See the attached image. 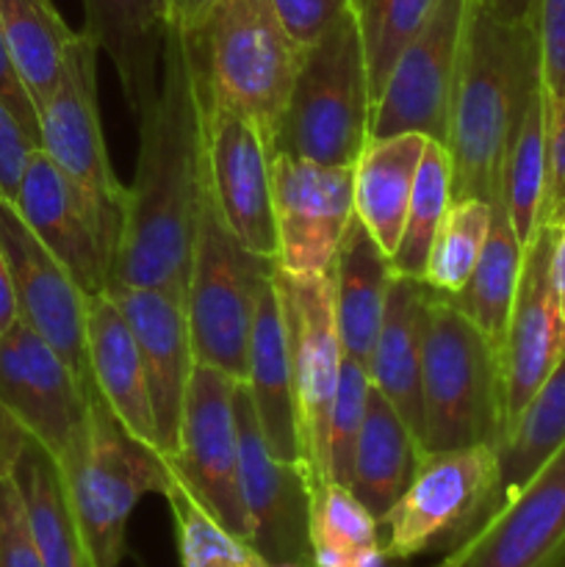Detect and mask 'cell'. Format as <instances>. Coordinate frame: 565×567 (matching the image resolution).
Returning a JSON list of instances; mask_svg holds the SVG:
<instances>
[{
    "label": "cell",
    "instance_id": "obj_1",
    "mask_svg": "<svg viewBox=\"0 0 565 567\" xmlns=\"http://www.w3.org/2000/svg\"><path fill=\"white\" fill-rule=\"evenodd\" d=\"M136 122V177L127 186L109 286L158 288L186 302L205 155L197 48L177 17L164 39L155 97Z\"/></svg>",
    "mask_w": 565,
    "mask_h": 567
},
{
    "label": "cell",
    "instance_id": "obj_2",
    "mask_svg": "<svg viewBox=\"0 0 565 567\" xmlns=\"http://www.w3.org/2000/svg\"><path fill=\"white\" fill-rule=\"evenodd\" d=\"M537 78L535 22L510 25L469 0L449 103L452 199L480 197L493 203L502 194L510 144Z\"/></svg>",
    "mask_w": 565,
    "mask_h": 567
},
{
    "label": "cell",
    "instance_id": "obj_3",
    "mask_svg": "<svg viewBox=\"0 0 565 567\" xmlns=\"http://www.w3.org/2000/svg\"><path fill=\"white\" fill-rule=\"evenodd\" d=\"M424 449L443 452L504 437L502 349L443 293H427L421 341Z\"/></svg>",
    "mask_w": 565,
    "mask_h": 567
},
{
    "label": "cell",
    "instance_id": "obj_4",
    "mask_svg": "<svg viewBox=\"0 0 565 567\" xmlns=\"http://www.w3.org/2000/svg\"><path fill=\"white\" fill-rule=\"evenodd\" d=\"M66 504L94 567H120L133 509L147 493H164L166 460L136 441L109 404L92 393L86 430L59 463Z\"/></svg>",
    "mask_w": 565,
    "mask_h": 567
},
{
    "label": "cell",
    "instance_id": "obj_5",
    "mask_svg": "<svg viewBox=\"0 0 565 567\" xmlns=\"http://www.w3.org/2000/svg\"><path fill=\"white\" fill-rule=\"evenodd\" d=\"M275 269L277 260L253 252L233 236L203 169L186 286L194 360L214 365L238 382L247 380L255 302Z\"/></svg>",
    "mask_w": 565,
    "mask_h": 567
},
{
    "label": "cell",
    "instance_id": "obj_6",
    "mask_svg": "<svg viewBox=\"0 0 565 567\" xmlns=\"http://www.w3.org/2000/svg\"><path fill=\"white\" fill-rule=\"evenodd\" d=\"M371 97L358 22L349 11L302 53L271 155L286 153L327 166H355L369 142Z\"/></svg>",
    "mask_w": 565,
    "mask_h": 567
},
{
    "label": "cell",
    "instance_id": "obj_7",
    "mask_svg": "<svg viewBox=\"0 0 565 567\" xmlns=\"http://www.w3.org/2000/svg\"><path fill=\"white\" fill-rule=\"evenodd\" d=\"M192 39L210 92L249 116L271 150L305 53L271 0H222Z\"/></svg>",
    "mask_w": 565,
    "mask_h": 567
},
{
    "label": "cell",
    "instance_id": "obj_8",
    "mask_svg": "<svg viewBox=\"0 0 565 567\" xmlns=\"http://www.w3.org/2000/svg\"><path fill=\"white\" fill-rule=\"evenodd\" d=\"M97 53V44L78 33L59 89L39 111V150L70 183L100 247L114 260L127 188L111 166L100 127Z\"/></svg>",
    "mask_w": 565,
    "mask_h": 567
},
{
    "label": "cell",
    "instance_id": "obj_9",
    "mask_svg": "<svg viewBox=\"0 0 565 567\" xmlns=\"http://www.w3.org/2000/svg\"><path fill=\"white\" fill-rule=\"evenodd\" d=\"M499 454L487 443L421 452L402 496L380 518V546L399 559L458 548L491 513Z\"/></svg>",
    "mask_w": 565,
    "mask_h": 567
},
{
    "label": "cell",
    "instance_id": "obj_10",
    "mask_svg": "<svg viewBox=\"0 0 565 567\" xmlns=\"http://www.w3.org/2000/svg\"><path fill=\"white\" fill-rule=\"evenodd\" d=\"M275 280L288 336L299 452H302L308 485H316V482L330 480V471H327L330 413L343 360L336 308H332V271L330 275H291V271L275 269Z\"/></svg>",
    "mask_w": 565,
    "mask_h": 567
},
{
    "label": "cell",
    "instance_id": "obj_11",
    "mask_svg": "<svg viewBox=\"0 0 565 567\" xmlns=\"http://www.w3.org/2000/svg\"><path fill=\"white\" fill-rule=\"evenodd\" d=\"M199 61V59H197ZM205 175L233 236L253 252L277 260L271 150L249 116L222 103L199 70Z\"/></svg>",
    "mask_w": 565,
    "mask_h": 567
},
{
    "label": "cell",
    "instance_id": "obj_12",
    "mask_svg": "<svg viewBox=\"0 0 565 567\" xmlns=\"http://www.w3.org/2000/svg\"><path fill=\"white\" fill-rule=\"evenodd\" d=\"M236 388V377L194 360L177 449L164 457L227 529L249 540L253 532L238 491Z\"/></svg>",
    "mask_w": 565,
    "mask_h": 567
},
{
    "label": "cell",
    "instance_id": "obj_13",
    "mask_svg": "<svg viewBox=\"0 0 565 567\" xmlns=\"http://www.w3.org/2000/svg\"><path fill=\"white\" fill-rule=\"evenodd\" d=\"M92 393L22 319L0 338V404L55 465L81 441Z\"/></svg>",
    "mask_w": 565,
    "mask_h": 567
},
{
    "label": "cell",
    "instance_id": "obj_14",
    "mask_svg": "<svg viewBox=\"0 0 565 567\" xmlns=\"http://www.w3.org/2000/svg\"><path fill=\"white\" fill-rule=\"evenodd\" d=\"M277 269L330 275L355 216V166H327L297 155H271Z\"/></svg>",
    "mask_w": 565,
    "mask_h": 567
},
{
    "label": "cell",
    "instance_id": "obj_15",
    "mask_svg": "<svg viewBox=\"0 0 565 567\" xmlns=\"http://www.w3.org/2000/svg\"><path fill=\"white\" fill-rule=\"evenodd\" d=\"M465 11L469 0H435L421 31L399 55L371 111L369 138L421 133L446 144Z\"/></svg>",
    "mask_w": 565,
    "mask_h": 567
},
{
    "label": "cell",
    "instance_id": "obj_16",
    "mask_svg": "<svg viewBox=\"0 0 565 567\" xmlns=\"http://www.w3.org/2000/svg\"><path fill=\"white\" fill-rule=\"evenodd\" d=\"M554 238L557 227L541 225L524 247L518 288L502 343L504 435L513 430L565 354V313L552 280Z\"/></svg>",
    "mask_w": 565,
    "mask_h": 567
},
{
    "label": "cell",
    "instance_id": "obj_17",
    "mask_svg": "<svg viewBox=\"0 0 565 567\" xmlns=\"http://www.w3.org/2000/svg\"><path fill=\"white\" fill-rule=\"evenodd\" d=\"M441 567H565V441Z\"/></svg>",
    "mask_w": 565,
    "mask_h": 567
},
{
    "label": "cell",
    "instance_id": "obj_18",
    "mask_svg": "<svg viewBox=\"0 0 565 567\" xmlns=\"http://www.w3.org/2000/svg\"><path fill=\"white\" fill-rule=\"evenodd\" d=\"M236 419L238 491L253 532L249 540L269 565L310 563L308 474L269 452L244 382L236 388Z\"/></svg>",
    "mask_w": 565,
    "mask_h": 567
},
{
    "label": "cell",
    "instance_id": "obj_19",
    "mask_svg": "<svg viewBox=\"0 0 565 567\" xmlns=\"http://www.w3.org/2000/svg\"><path fill=\"white\" fill-rule=\"evenodd\" d=\"M0 249L14 280L20 319L44 338L64 363L92 385L86 358L89 297L75 286L70 271L33 236L14 205L0 197Z\"/></svg>",
    "mask_w": 565,
    "mask_h": 567
},
{
    "label": "cell",
    "instance_id": "obj_20",
    "mask_svg": "<svg viewBox=\"0 0 565 567\" xmlns=\"http://www.w3.org/2000/svg\"><path fill=\"white\" fill-rule=\"evenodd\" d=\"M105 293L122 310L142 352L158 452L175 454L194 365L186 302L170 291L138 286H109Z\"/></svg>",
    "mask_w": 565,
    "mask_h": 567
},
{
    "label": "cell",
    "instance_id": "obj_21",
    "mask_svg": "<svg viewBox=\"0 0 565 567\" xmlns=\"http://www.w3.org/2000/svg\"><path fill=\"white\" fill-rule=\"evenodd\" d=\"M11 205L86 297L109 288V255L100 247L72 186L39 147L28 158Z\"/></svg>",
    "mask_w": 565,
    "mask_h": 567
},
{
    "label": "cell",
    "instance_id": "obj_22",
    "mask_svg": "<svg viewBox=\"0 0 565 567\" xmlns=\"http://www.w3.org/2000/svg\"><path fill=\"white\" fill-rule=\"evenodd\" d=\"M175 6L177 0H83V33L111 59L122 97L136 120L158 89L161 53Z\"/></svg>",
    "mask_w": 565,
    "mask_h": 567
},
{
    "label": "cell",
    "instance_id": "obj_23",
    "mask_svg": "<svg viewBox=\"0 0 565 567\" xmlns=\"http://www.w3.org/2000/svg\"><path fill=\"white\" fill-rule=\"evenodd\" d=\"M247 385L269 452L282 463L302 465L297 430V404H294L291 360H288V336L282 324L280 293H277L275 271L264 280L258 291L249 336Z\"/></svg>",
    "mask_w": 565,
    "mask_h": 567
},
{
    "label": "cell",
    "instance_id": "obj_24",
    "mask_svg": "<svg viewBox=\"0 0 565 567\" xmlns=\"http://www.w3.org/2000/svg\"><path fill=\"white\" fill-rule=\"evenodd\" d=\"M86 358L94 391L109 404L114 419L136 441L147 443L158 452L142 352H138V343L125 316L105 291L89 297Z\"/></svg>",
    "mask_w": 565,
    "mask_h": 567
},
{
    "label": "cell",
    "instance_id": "obj_25",
    "mask_svg": "<svg viewBox=\"0 0 565 567\" xmlns=\"http://www.w3.org/2000/svg\"><path fill=\"white\" fill-rule=\"evenodd\" d=\"M430 286L424 280L393 275L386 293L380 336L366 363L371 385L393 404L424 449V396H421V341Z\"/></svg>",
    "mask_w": 565,
    "mask_h": 567
},
{
    "label": "cell",
    "instance_id": "obj_26",
    "mask_svg": "<svg viewBox=\"0 0 565 567\" xmlns=\"http://www.w3.org/2000/svg\"><path fill=\"white\" fill-rule=\"evenodd\" d=\"M391 277V258L382 252L369 227L352 216L332 264V308L343 354L363 365L380 336Z\"/></svg>",
    "mask_w": 565,
    "mask_h": 567
},
{
    "label": "cell",
    "instance_id": "obj_27",
    "mask_svg": "<svg viewBox=\"0 0 565 567\" xmlns=\"http://www.w3.org/2000/svg\"><path fill=\"white\" fill-rule=\"evenodd\" d=\"M424 147L427 136L421 133L369 138L360 158L355 161V216L369 227L388 258L397 252L402 238Z\"/></svg>",
    "mask_w": 565,
    "mask_h": 567
},
{
    "label": "cell",
    "instance_id": "obj_28",
    "mask_svg": "<svg viewBox=\"0 0 565 567\" xmlns=\"http://www.w3.org/2000/svg\"><path fill=\"white\" fill-rule=\"evenodd\" d=\"M421 449L402 415L371 385L366 419L352 454L349 491L377 520L393 507L413 476Z\"/></svg>",
    "mask_w": 565,
    "mask_h": 567
},
{
    "label": "cell",
    "instance_id": "obj_29",
    "mask_svg": "<svg viewBox=\"0 0 565 567\" xmlns=\"http://www.w3.org/2000/svg\"><path fill=\"white\" fill-rule=\"evenodd\" d=\"M521 260H524V247L513 230L504 194H499L491 203V230H487L485 247H482L469 282L460 293L446 297L499 349H502L504 332H507L510 310H513L521 277Z\"/></svg>",
    "mask_w": 565,
    "mask_h": 567
},
{
    "label": "cell",
    "instance_id": "obj_30",
    "mask_svg": "<svg viewBox=\"0 0 565 567\" xmlns=\"http://www.w3.org/2000/svg\"><path fill=\"white\" fill-rule=\"evenodd\" d=\"M0 28L37 111L53 97L78 33L53 0H0Z\"/></svg>",
    "mask_w": 565,
    "mask_h": 567
},
{
    "label": "cell",
    "instance_id": "obj_31",
    "mask_svg": "<svg viewBox=\"0 0 565 567\" xmlns=\"http://www.w3.org/2000/svg\"><path fill=\"white\" fill-rule=\"evenodd\" d=\"M14 480L20 485L22 502H25L28 524H31L42 565L94 567L70 513V504H66L59 465L53 463V457L33 441H28L14 468Z\"/></svg>",
    "mask_w": 565,
    "mask_h": 567
},
{
    "label": "cell",
    "instance_id": "obj_32",
    "mask_svg": "<svg viewBox=\"0 0 565 567\" xmlns=\"http://www.w3.org/2000/svg\"><path fill=\"white\" fill-rule=\"evenodd\" d=\"M565 441V354L548 380L543 382L541 391L535 393L521 419L515 421L513 430L504 435L496 446L499 454V485L496 496L491 504V518L548 457ZM485 518V520H487Z\"/></svg>",
    "mask_w": 565,
    "mask_h": 567
},
{
    "label": "cell",
    "instance_id": "obj_33",
    "mask_svg": "<svg viewBox=\"0 0 565 567\" xmlns=\"http://www.w3.org/2000/svg\"><path fill=\"white\" fill-rule=\"evenodd\" d=\"M546 155H548V100L543 81L537 78L526 94L524 114L518 131L510 144L504 164V205L521 247L532 241L541 227L543 188H546Z\"/></svg>",
    "mask_w": 565,
    "mask_h": 567
},
{
    "label": "cell",
    "instance_id": "obj_34",
    "mask_svg": "<svg viewBox=\"0 0 565 567\" xmlns=\"http://www.w3.org/2000/svg\"><path fill=\"white\" fill-rule=\"evenodd\" d=\"M308 540L314 567H360L380 548V520L341 482L308 485Z\"/></svg>",
    "mask_w": 565,
    "mask_h": 567
},
{
    "label": "cell",
    "instance_id": "obj_35",
    "mask_svg": "<svg viewBox=\"0 0 565 567\" xmlns=\"http://www.w3.org/2000/svg\"><path fill=\"white\" fill-rule=\"evenodd\" d=\"M166 460V487L161 496L175 520L181 567H271L249 540L227 529L186 485L175 465Z\"/></svg>",
    "mask_w": 565,
    "mask_h": 567
},
{
    "label": "cell",
    "instance_id": "obj_36",
    "mask_svg": "<svg viewBox=\"0 0 565 567\" xmlns=\"http://www.w3.org/2000/svg\"><path fill=\"white\" fill-rule=\"evenodd\" d=\"M449 205H452V158H449L446 144L427 138L413 194H410L408 216H404L402 238H399L397 252L391 255L393 275L424 280L432 238Z\"/></svg>",
    "mask_w": 565,
    "mask_h": 567
},
{
    "label": "cell",
    "instance_id": "obj_37",
    "mask_svg": "<svg viewBox=\"0 0 565 567\" xmlns=\"http://www.w3.org/2000/svg\"><path fill=\"white\" fill-rule=\"evenodd\" d=\"M435 0H352V14L358 22L363 44L366 78H369L371 111L397 66L399 55L410 39L421 31Z\"/></svg>",
    "mask_w": 565,
    "mask_h": 567
},
{
    "label": "cell",
    "instance_id": "obj_38",
    "mask_svg": "<svg viewBox=\"0 0 565 567\" xmlns=\"http://www.w3.org/2000/svg\"><path fill=\"white\" fill-rule=\"evenodd\" d=\"M491 230V203L460 197L443 214L427 258L424 282L443 297L463 291Z\"/></svg>",
    "mask_w": 565,
    "mask_h": 567
},
{
    "label": "cell",
    "instance_id": "obj_39",
    "mask_svg": "<svg viewBox=\"0 0 565 567\" xmlns=\"http://www.w3.org/2000/svg\"><path fill=\"white\" fill-rule=\"evenodd\" d=\"M371 377L369 369L358 360H341V374H338L336 402L330 413V446H327V471L332 482H341L349 487L352 474V454L358 443L360 426L366 419V404H369Z\"/></svg>",
    "mask_w": 565,
    "mask_h": 567
},
{
    "label": "cell",
    "instance_id": "obj_40",
    "mask_svg": "<svg viewBox=\"0 0 565 567\" xmlns=\"http://www.w3.org/2000/svg\"><path fill=\"white\" fill-rule=\"evenodd\" d=\"M541 81L548 105L565 100V0H541L535 14Z\"/></svg>",
    "mask_w": 565,
    "mask_h": 567
},
{
    "label": "cell",
    "instance_id": "obj_41",
    "mask_svg": "<svg viewBox=\"0 0 565 567\" xmlns=\"http://www.w3.org/2000/svg\"><path fill=\"white\" fill-rule=\"evenodd\" d=\"M0 567H44L14 476L0 480Z\"/></svg>",
    "mask_w": 565,
    "mask_h": 567
},
{
    "label": "cell",
    "instance_id": "obj_42",
    "mask_svg": "<svg viewBox=\"0 0 565 567\" xmlns=\"http://www.w3.org/2000/svg\"><path fill=\"white\" fill-rule=\"evenodd\" d=\"M294 44L308 50L352 11V0H271Z\"/></svg>",
    "mask_w": 565,
    "mask_h": 567
},
{
    "label": "cell",
    "instance_id": "obj_43",
    "mask_svg": "<svg viewBox=\"0 0 565 567\" xmlns=\"http://www.w3.org/2000/svg\"><path fill=\"white\" fill-rule=\"evenodd\" d=\"M565 221V100L548 105L546 188H543L541 225L559 227Z\"/></svg>",
    "mask_w": 565,
    "mask_h": 567
},
{
    "label": "cell",
    "instance_id": "obj_44",
    "mask_svg": "<svg viewBox=\"0 0 565 567\" xmlns=\"http://www.w3.org/2000/svg\"><path fill=\"white\" fill-rule=\"evenodd\" d=\"M39 144L25 133V127L17 122V116L6 109L0 100V197L14 203L17 188H20L22 172L28 158Z\"/></svg>",
    "mask_w": 565,
    "mask_h": 567
},
{
    "label": "cell",
    "instance_id": "obj_45",
    "mask_svg": "<svg viewBox=\"0 0 565 567\" xmlns=\"http://www.w3.org/2000/svg\"><path fill=\"white\" fill-rule=\"evenodd\" d=\"M0 100L6 103V109L17 116L22 127H25L28 136L39 144V111L33 103L31 92L22 83L20 72H17L14 59H11V50L6 44L3 28H0Z\"/></svg>",
    "mask_w": 565,
    "mask_h": 567
},
{
    "label": "cell",
    "instance_id": "obj_46",
    "mask_svg": "<svg viewBox=\"0 0 565 567\" xmlns=\"http://www.w3.org/2000/svg\"><path fill=\"white\" fill-rule=\"evenodd\" d=\"M25 443L28 435L20 430V424L6 413L3 404H0V480L14 476V468L17 463H20Z\"/></svg>",
    "mask_w": 565,
    "mask_h": 567
},
{
    "label": "cell",
    "instance_id": "obj_47",
    "mask_svg": "<svg viewBox=\"0 0 565 567\" xmlns=\"http://www.w3.org/2000/svg\"><path fill=\"white\" fill-rule=\"evenodd\" d=\"M474 3L496 20L510 22V25H524V22H535L541 0H474Z\"/></svg>",
    "mask_w": 565,
    "mask_h": 567
},
{
    "label": "cell",
    "instance_id": "obj_48",
    "mask_svg": "<svg viewBox=\"0 0 565 567\" xmlns=\"http://www.w3.org/2000/svg\"><path fill=\"white\" fill-rule=\"evenodd\" d=\"M20 321V305H17L14 280H11V269L6 264V255L0 249V338Z\"/></svg>",
    "mask_w": 565,
    "mask_h": 567
},
{
    "label": "cell",
    "instance_id": "obj_49",
    "mask_svg": "<svg viewBox=\"0 0 565 567\" xmlns=\"http://www.w3.org/2000/svg\"><path fill=\"white\" fill-rule=\"evenodd\" d=\"M219 3L222 0H177L175 17L188 28V31H194L197 25H203L205 17H208Z\"/></svg>",
    "mask_w": 565,
    "mask_h": 567
},
{
    "label": "cell",
    "instance_id": "obj_50",
    "mask_svg": "<svg viewBox=\"0 0 565 567\" xmlns=\"http://www.w3.org/2000/svg\"><path fill=\"white\" fill-rule=\"evenodd\" d=\"M552 280H554V291H557V299H559V308H563L565 313V221L557 227V238H554Z\"/></svg>",
    "mask_w": 565,
    "mask_h": 567
},
{
    "label": "cell",
    "instance_id": "obj_51",
    "mask_svg": "<svg viewBox=\"0 0 565 567\" xmlns=\"http://www.w3.org/2000/svg\"><path fill=\"white\" fill-rule=\"evenodd\" d=\"M360 567H410V559H399L393 554H388L386 548H371L369 554L363 557Z\"/></svg>",
    "mask_w": 565,
    "mask_h": 567
},
{
    "label": "cell",
    "instance_id": "obj_52",
    "mask_svg": "<svg viewBox=\"0 0 565 567\" xmlns=\"http://www.w3.org/2000/svg\"><path fill=\"white\" fill-rule=\"evenodd\" d=\"M271 567H314V565H310V563H277Z\"/></svg>",
    "mask_w": 565,
    "mask_h": 567
},
{
    "label": "cell",
    "instance_id": "obj_53",
    "mask_svg": "<svg viewBox=\"0 0 565 567\" xmlns=\"http://www.w3.org/2000/svg\"><path fill=\"white\" fill-rule=\"evenodd\" d=\"M138 567H144V565H138Z\"/></svg>",
    "mask_w": 565,
    "mask_h": 567
},
{
    "label": "cell",
    "instance_id": "obj_54",
    "mask_svg": "<svg viewBox=\"0 0 565 567\" xmlns=\"http://www.w3.org/2000/svg\"><path fill=\"white\" fill-rule=\"evenodd\" d=\"M438 567H441V565H438Z\"/></svg>",
    "mask_w": 565,
    "mask_h": 567
}]
</instances>
